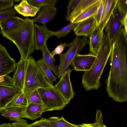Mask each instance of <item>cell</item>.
Listing matches in <instances>:
<instances>
[{
	"label": "cell",
	"mask_w": 127,
	"mask_h": 127,
	"mask_svg": "<svg viewBox=\"0 0 127 127\" xmlns=\"http://www.w3.org/2000/svg\"><path fill=\"white\" fill-rule=\"evenodd\" d=\"M110 57L106 92L116 102H127V35L123 27L113 43Z\"/></svg>",
	"instance_id": "obj_1"
},
{
	"label": "cell",
	"mask_w": 127,
	"mask_h": 127,
	"mask_svg": "<svg viewBox=\"0 0 127 127\" xmlns=\"http://www.w3.org/2000/svg\"><path fill=\"white\" fill-rule=\"evenodd\" d=\"M34 25L33 19L27 18L12 29L0 30L3 36L12 42L16 46L21 59H27L35 50Z\"/></svg>",
	"instance_id": "obj_2"
},
{
	"label": "cell",
	"mask_w": 127,
	"mask_h": 127,
	"mask_svg": "<svg viewBox=\"0 0 127 127\" xmlns=\"http://www.w3.org/2000/svg\"><path fill=\"white\" fill-rule=\"evenodd\" d=\"M112 45L108 33L105 32L101 45L92 67L89 70L84 72L82 76V85L86 91L97 90L100 86V78L110 56Z\"/></svg>",
	"instance_id": "obj_3"
},
{
	"label": "cell",
	"mask_w": 127,
	"mask_h": 127,
	"mask_svg": "<svg viewBox=\"0 0 127 127\" xmlns=\"http://www.w3.org/2000/svg\"><path fill=\"white\" fill-rule=\"evenodd\" d=\"M27 60V66L23 91L28 101L30 96L35 90L53 85L49 82L43 72L32 57L30 56Z\"/></svg>",
	"instance_id": "obj_4"
},
{
	"label": "cell",
	"mask_w": 127,
	"mask_h": 127,
	"mask_svg": "<svg viewBox=\"0 0 127 127\" xmlns=\"http://www.w3.org/2000/svg\"><path fill=\"white\" fill-rule=\"evenodd\" d=\"M89 39L84 36L81 38L76 36L65 53L59 55L60 62L58 66L59 73L58 77L60 79L67 70L69 65L76 56L79 54L86 45L89 44Z\"/></svg>",
	"instance_id": "obj_5"
},
{
	"label": "cell",
	"mask_w": 127,
	"mask_h": 127,
	"mask_svg": "<svg viewBox=\"0 0 127 127\" xmlns=\"http://www.w3.org/2000/svg\"><path fill=\"white\" fill-rule=\"evenodd\" d=\"M38 91L43 105L46 108V112L62 110L68 104L53 85L39 88Z\"/></svg>",
	"instance_id": "obj_6"
},
{
	"label": "cell",
	"mask_w": 127,
	"mask_h": 127,
	"mask_svg": "<svg viewBox=\"0 0 127 127\" xmlns=\"http://www.w3.org/2000/svg\"><path fill=\"white\" fill-rule=\"evenodd\" d=\"M125 15L121 12L116 6L105 25V32L108 33L112 44L123 28V21Z\"/></svg>",
	"instance_id": "obj_7"
},
{
	"label": "cell",
	"mask_w": 127,
	"mask_h": 127,
	"mask_svg": "<svg viewBox=\"0 0 127 127\" xmlns=\"http://www.w3.org/2000/svg\"><path fill=\"white\" fill-rule=\"evenodd\" d=\"M72 70L68 68L62 75L59 82L54 86L65 98L68 104L75 95L70 78V75Z\"/></svg>",
	"instance_id": "obj_8"
},
{
	"label": "cell",
	"mask_w": 127,
	"mask_h": 127,
	"mask_svg": "<svg viewBox=\"0 0 127 127\" xmlns=\"http://www.w3.org/2000/svg\"><path fill=\"white\" fill-rule=\"evenodd\" d=\"M17 63L10 57L6 48L0 44V76L15 72Z\"/></svg>",
	"instance_id": "obj_9"
},
{
	"label": "cell",
	"mask_w": 127,
	"mask_h": 127,
	"mask_svg": "<svg viewBox=\"0 0 127 127\" xmlns=\"http://www.w3.org/2000/svg\"><path fill=\"white\" fill-rule=\"evenodd\" d=\"M96 57V55L90 53L85 55L79 54L74 57L70 64L76 71L85 72L91 68Z\"/></svg>",
	"instance_id": "obj_10"
},
{
	"label": "cell",
	"mask_w": 127,
	"mask_h": 127,
	"mask_svg": "<svg viewBox=\"0 0 127 127\" xmlns=\"http://www.w3.org/2000/svg\"><path fill=\"white\" fill-rule=\"evenodd\" d=\"M34 35L35 50H41L48 39L53 36L52 31L47 28L46 25H39L35 23Z\"/></svg>",
	"instance_id": "obj_11"
},
{
	"label": "cell",
	"mask_w": 127,
	"mask_h": 127,
	"mask_svg": "<svg viewBox=\"0 0 127 127\" xmlns=\"http://www.w3.org/2000/svg\"><path fill=\"white\" fill-rule=\"evenodd\" d=\"M96 27L94 16L78 23L73 30L76 36L89 37Z\"/></svg>",
	"instance_id": "obj_12"
},
{
	"label": "cell",
	"mask_w": 127,
	"mask_h": 127,
	"mask_svg": "<svg viewBox=\"0 0 127 127\" xmlns=\"http://www.w3.org/2000/svg\"><path fill=\"white\" fill-rule=\"evenodd\" d=\"M27 64V59H21L17 63L16 69L12 78L14 87L22 91L24 83Z\"/></svg>",
	"instance_id": "obj_13"
},
{
	"label": "cell",
	"mask_w": 127,
	"mask_h": 127,
	"mask_svg": "<svg viewBox=\"0 0 127 127\" xmlns=\"http://www.w3.org/2000/svg\"><path fill=\"white\" fill-rule=\"evenodd\" d=\"M103 30L99 27H96L89 37V53L96 56L102 44L104 34Z\"/></svg>",
	"instance_id": "obj_14"
},
{
	"label": "cell",
	"mask_w": 127,
	"mask_h": 127,
	"mask_svg": "<svg viewBox=\"0 0 127 127\" xmlns=\"http://www.w3.org/2000/svg\"><path fill=\"white\" fill-rule=\"evenodd\" d=\"M57 9L55 6H48L42 8L37 16L33 19L34 23L46 25L53 20L57 14Z\"/></svg>",
	"instance_id": "obj_15"
},
{
	"label": "cell",
	"mask_w": 127,
	"mask_h": 127,
	"mask_svg": "<svg viewBox=\"0 0 127 127\" xmlns=\"http://www.w3.org/2000/svg\"><path fill=\"white\" fill-rule=\"evenodd\" d=\"M22 92V91L15 87L0 86V108Z\"/></svg>",
	"instance_id": "obj_16"
},
{
	"label": "cell",
	"mask_w": 127,
	"mask_h": 127,
	"mask_svg": "<svg viewBox=\"0 0 127 127\" xmlns=\"http://www.w3.org/2000/svg\"><path fill=\"white\" fill-rule=\"evenodd\" d=\"M118 0H103V7L99 27L104 30L117 6Z\"/></svg>",
	"instance_id": "obj_17"
},
{
	"label": "cell",
	"mask_w": 127,
	"mask_h": 127,
	"mask_svg": "<svg viewBox=\"0 0 127 127\" xmlns=\"http://www.w3.org/2000/svg\"><path fill=\"white\" fill-rule=\"evenodd\" d=\"M14 8L17 13L26 17L35 16L40 8L30 4L27 0H23L14 5Z\"/></svg>",
	"instance_id": "obj_18"
},
{
	"label": "cell",
	"mask_w": 127,
	"mask_h": 127,
	"mask_svg": "<svg viewBox=\"0 0 127 127\" xmlns=\"http://www.w3.org/2000/svg\"><path fill=\"white\" fill-rule=\"evenodd\" d=\"M46 110V108L43 105L29 104L25 109L22 118L35 120L40 117Z\"/></svg>",
	"instance_id": "obj_19"
},
{
	"label": "cell",
	"mask_w": 127,
	"mask_h": 127,
	"mask_svg": "<svg viewBox=\"0 0 127 127\" xmlns=\"http://www.w3.org/2000/svg\"><path fill=\"white\" fill-rule=\"evenodd\" d=\"M102 0H98L97 2L91 5L73 19L70 22L78 23L81 22L95 16L97 13Z\"/></svg>",
	"instance_id": "obj_20"
},
{
	"label": "cell",
	"mask_w": 127,
	"mask_h": 127,
	"mask_svg": "<svg viewBox=\"0 0 127 127\" xmlns=\"http://www.w3.org/2000/svg\"><path fill=\"white\" fill-rule=\"evenodd\" d=\"M25 109L19 107H9L0 110L1 115L9 121H18L22 118Z\"/></svg>",
	"instance_id": "obj_21"
},
{
	"label": "cell",
	"mask_w": 127,
	"mask_h": 127,
	"mask_svg": "<svg viewBox=\"0 0 127 127\" xmlns=\"http://www.w3.org/2000/svg\"><path fill=\"white\" fill-rule=\"evenodd\" d=\"M29 105L28 100L23 92L16 96L0 110L9 107H19L25 109Z\"/></svg>",
	"instance_id": "obj_22"
},
{
	"label": "cell",
	"mask_w": 127,
	"mask_h": 127,
	"mask_svg": "<svg viewBox=\"0 0 127 127\" xmlns=\"http://www.w3.org/2000/svg\"><path fill=\"white\" fill-rule=\"evenodd\" d=\"M98 0H81L72 13L67 18V21L72 20L84 11L88 7L96 3Z\"/></svg>",
	"instance_id": "obj_23"
},
{
	"label": "cell",
	"mask_w": 127,
	"mask_h": 127,
	"mask_svg": "<svg viewBox=\"0 0 127 127\" xmlns=\"http://www.w3.org/2000/svg\"><path fill=\"white\" fill-rule=\"evenodd\" d=\"M43 54V59L48 65L56 76L58 77L59 76L58 68L54 64L55 60L54 57H52L51 55L47 43L41 49Z\"/></svg>",
	"instance_id": "obj_24"
},
{
	"label": "cell",
	"mask_w": 127,
	"mask_h": 127,
	"mask_svg": "<svg viewBox=\"0 0 127 127\" xmlns=\"http://www.w3.org/2000/svg\"><path fill=\"white\" fill-rule=\"evenodd\" d=\"M36 62L46 76L49 82L53 85L54 83L56 81L57 78L53 74L51 69L43 59L37 61Z\"/></svg>",
	"instance_id": "obj_25"
},
{
	"label": "cell",
	"mask_w": 127,
	"mask_h": 127,
	"mask_svg": "<svg viewBox=\"0 0 127 127\" xmlns=\"http://www.w3.org/2000/svg\"><path fill=\"white\" fill-rule=\"evenodd\" d=\"M24 20L18 16L12 17L0 23V30L12 29L21 23Z\"/></svg>",
	"instance_id": "obj_26"
},
{
	"label": "cell",
	"mask_w": 127,
	"mask_h": 127,
	"mask_svg": "<svg viewBox=\"0 0 127 127\" xmlns=\"http://www.w3.org/2000/svg\"><path fill=\"white\" fill-rule=\"evenodd\" d=\"M53 127H67L73 126L74 124H71L67 121L62 116H53L48 118Z\"/></svg>",
	"instance_id": "obj_27"
},
{
	"label": "cell",
	"mask_w": 127,
	"mask_h": 127,
	"mask_svg": "<svg viewBox=\"0 0 127 127\" xmlns=\"http://www.w3.org/2000/svg\"><path fill=\"white\" fill-rule=\"evenodd\" d=\"M77 24L70 22L60 30L56 31H52V34L53 36H56L57 38L65 36L74 29Z\"/></svg>",
	"instance_id": "obj_28"
},
{
	"label": "cell",
	"mask_w": 127,
	"mask_h": 127,
	"mask_svg": "<svg viewBox=\"0 0 127 127\" xmlns=\"http://www.w3.org/2000/svg\"><path fill=\"white\" fill-rule=\"evenodd\" d=\"M28 2L33 6L40 8L48 6H55L57 0H28Z\"/></svg>",
	"instance_id": "obj_29"
},
{
	"label": "cell",
	"mask_w": 127,
	"mask_h": 127,
	"mask_svg": "<svg viewBox=\"0 0 127 127\" xmlns=\"http://www.w3.org/2000/svg\"><path fill=\"white\" fill-rule=\"evenodd\" d=\"M16 11L12 7L0 11V23L15 16Z\"/></svg>",
	"instance_id": "obj_30"
},
{
	"label": "cell",
	"mask_w": 127,
	"mask_h": 127,
	"mask_svg": "<svg viewBox=\"0 0 127 127\" xmlns=\"http://www.w3.org/2000/svg\"><path fill=\"white\" fill-rule=\"evenodd\" d=\"M28 102L29 104L32 103L43 105L38 89L34 91L31 94L28 99Z\"/></svg>",
	"instance_id": "obj_31"
},
{
	"label": "cell",
	"mask_w": 127,
	"mask_h": 127,
	"mask_svg": "<svg viewBox=\"0 0 127 127\" xmlns=\"http://www.w3.org/2000/svg\"><path fill=\"white\" fill-rule=\"evenodd\" d=\"M28 127H53L48 119L42 118L40 120L29 124Z\"/></svg>",
	"instance_id": "obj_32"
},
{
	"label": "cell",
	"mask_w": 127,
	"mask_h": 127,
	"mask_svg": "<svg viewBox=\"0 0 127 127\" xmlns=\"http://www.w3.org/2000/svg\"><path fill=\"white\" fill-rule=\"evenodd\" d=\"M91 125V127H107L104 123L102 113L100 110H97L95 121Z\"/></svg>",
	"instance_id": "obj_33"
},
{
	"label": "cell",
	"mask_w": 127,
	"mask_h": 127,
	"mask_svg": "<svg viewBox=\"0 0 127 127\" xmlns=\"http://www.w3.org/2000/svg\"><path fill=\"white\" fill-rule=\"evenodd\" d=\"M0 86L15 87L14 86L13 78L8 74L0 76Z\"/></svg>",
	"instance_id": "obj_34"
},
{
	"label": "cell",
	"mask_w": 127,
	"mask_h": 127,
	"mask_svg": "<svg viewBox=\"0 0 127 127\" xmlns=\"http://www.w3.org/2000/svg\"><path fill=\"white\" fill-rule=\"evenodd\" d=\"M81 0H70L67 6V14L65 18L68 17L76 8Z\"/></svg>",
	"instance_id": "obj_35"
},
{
	"label": "cell",
	"mask_w": 127,
	"mask_h": 127,
	"mask_svg": "<svg viewBox=\"0 0 127 127\" xmlns=\"http://www.w3.org/2000/svg\"><path fill=\"white\" fill-rule=\"evenodd\" d=\"M71 43L69 44H67L65 42L64 43H61L57 46L54 50L51 53V55L52 57L56 55H59L61 54L64 51L65 48L66 47H69Z\"/></svg>",
	"instance_id": "obj_36"
},
{
	"label": "cell",
	"mask_w": 127,
	"mask_h": 127,
	"mask_svg": "<svg viewBox=\"0 0 127 127\" xmlns=\"http://www.w3.org/2000/svg\"><path fill=\"white\" fill-rule=\"evenodd\" d=\"M14 0H0V11L12 7Z\"/></svg>",
	"instance_id": "obj_37"
},
{
	"label": "cell",
	"mask_w": 127,
	"mask_h": 127,
	"mask_svg": "<svg viewBox=\"0 0 127 127\" xmlns=\"http://www.w3.org/2000/svg\"><path fill=\"white\" fill-rule=\"evenodd\" d=\"M117 6L123 14L125 15L127 13V0H118Z\"/></svg>",
	"instance_id": "obj_38"
},
{
	"label": "cell",
	"mask_w": 127,
	"mask_h": 127,
	"mask_svg": "<svg viewBox=\"0 0 127 127\" xmlns=\"http://www.w3.org/2000/svg\"><path fill=\"white\" fill-rule=\"evenodd\" d=\"M103 7V0H102L98 9L97 13L94 16L96 27H98L100 24Z\"/></svg>",
	"instance_id": "obj_39"
},
{
	"label": "cell",
	"mask_w": 127,
	"mask_h": 127,
	"mask_svg": "<svg viewBox=\"0 0 127 127\" xmlns=\"http://www.w3.org/2000/svg\"><path fill=\"white\" fill-rule=\"evenodd\" d=\"M14 127H28L29 124L26 120L22 118L18 121L12 123Z\"/></svg>",
	"instance_id": "obj_40"
},
{
	"label": "cell",
	"mask_w": 127,
	"mask_h": 127,
	"mask_svg": "<svg viewBox=\"0 0 127 127\" xmlns=\"http://www.w3.org/2000/svg\"><path fill=\"white\" fill-rule=\"evenodd\" d=\"M123 24L124 28V30L127 35V13L124 16L123 20Z\"/></svg>",
	"instance_id": "obj_41"
},
{
	"label": "cell",
	"mask_w": 127,
	"mask_h": 127,
	"mask_svg": "<svg viewBox=\"0 0 127 127\" xmlns=\"http://www.w3.org/2000/svg\"><path fill=\"white\" fill-rule=\"evenodd\" d=\"M67 127H91V124L83 123L80 124H75L72 126Z\"/></svg>",
	"instance_id": "obj_42"
},
{
	"label": "cell",
	"mask_w": 127,
	"mask_h": 127,
	"mask_svg": "<svg viewBox=\"0 0 127 127\" xmlns=\"http://www.w3.org/2000/svg\"><path fill=\"white\" fill-rule=\"evenodd\" d=\"M0 127H14L12 124V123H4L1 124Z\"/></svg>",
	"instance_id": "obj_43"
},
{
	"label": "cell",
	"mask_w": 127,
	"mask_h": 127,
	"mask_svg": "<svg viewBox=\"0 0 127 127\" xmlns=\"http://www.w3.org/2000/svg\"><path fill=\"white\" fill-rule=\"evenodd\" d=\"M20 1V0H14V1L15 2H19V1Z\"/></svg>",
	"instance_id": "obj_44"
}]
</instances>
